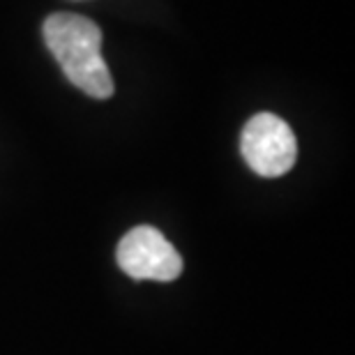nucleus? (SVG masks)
I'll use <instances>...</instances> for the list:
<instances>
[{
    "mask_svg": "<svg viewBox=\"0 0 355 355\" xmlns=\"http://www.w3.org/2000/svg\"><path fill=\"white\" fill-rule=\"evenodd\" d=\"M44 42L72 86L95 99L113 95V79L102 55V31L95 21L69 12L51 14L44 21Z\"/></svg>",
    "mask_w": 355,
    "mask_h": 355,
    "instance_id": "obj_1",
    "label": "nucleus"
},
{
    "mask_svg": "<svg viewBox=\"0 0 355 355\" xmlns=\"http://www.w3.org/2000/svg\"><path fill=\"white\" fill-rule=\"evenodd\" d=\"M118 266L132 279L173 282L182 272V259L175 247L153 226H134L120 240L116 252Z\"/></svg>",
    "mask_w": 355,
    "mask_h": 355,
    "instance_id": "obj_3",
    "label": "nucleus"
},
{
    "mask_svg": "<svg viewBox=\"0 0 355 355\" xmlns=\"http://www.w3.org/2000/svg\"><path fill=\"white\" fill-rule=\"evenodd\" d=\"M240 150L247 166L263 178L288 173L297 157V141L293 130L275 113H257L245 125Z\"/></svg>",
    "mask_w": 355,
    "mask_h": 355,
    "instance_id": "obj_2",
    "label": "nucleus"
}]
</instances>
